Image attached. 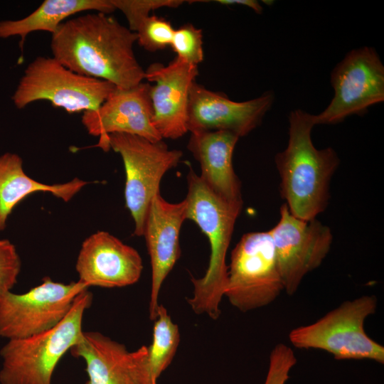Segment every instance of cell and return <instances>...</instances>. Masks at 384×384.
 <instances>
[{"instance_id":"cell-1","label":"cell","mask_w":384,"mask_h":384,"mask_svg":"<svg viewBox=\"0 0 384 384\" xmlns=\"http://www.w3.org/2000/svg\"><path fill=\"white\" fill-rule=\"evenodd\" d=\"M135 32L114 17L97 12L70 18L52 34L53 58L70 70L130 88L145 78L133 46Z\"/></svg>"},{"instance_id":"cell-2","label":"cell","mask_w":384,"mask_h":384,"mask_svg":"<svg viewBox=\"0 0 384 384\" xmlns=\"http://www.w3.org/2000/svg\"><path fill=\"white\" fill-rule=\"evenodd\" d=\"M314 115L299 109L290 112L287 146L274 158L281 196L290 213L306 220L326 208L330 181L340 162L333 148L314 146L311 136Z\"/></svg>"},{"instance_id":"cell-3","label":"cell","mask_w":384,"mask_h":384,"mask_svg":"<svg viewBox=\"0 0 384 384\" xmlns=\"http://www.w3.org/2000/svg\"><path fill=\"white\" fill-rule=\"evenodd\" d=\"M186 219L195 222L208 238L210 255L205 274L191 277L193 296L187 302L196 314L217 319L224 297L228 267L225 258L242 203L228 202L213 193L193 169L187 175Z\"/></svg>"},{"instance_id":"cell-4","label":"cell","mask_w":384,"mask_h":384,"mask_svg":"<svg viewBox=\"0 0 384 384\" xmlns=\"http://www.w3.org/2000/svg\"><path fill=\"white\" fill-rule=\"evenodd\" d=\"M92 301V294L87 289L77 296L68 313L53 328L26 338L9 340L0 351V383L51 384L59 361L83 332V315Z\"/></svg>"},{"instance_id":"cell-5","label":"cell","mask_w":384,"mask_h":384,"mask_svg":"<svg viewBox=\"0 0 384 384\" xmlns=\"http://www.w3.org/2000/svg\"><path fill=\"white\" fill-rule=\"evenodd\" d=\"M378 306L375 295L343 302L311 324L292 329L290 343L300 349H319L336 360H370L384 363V346L366 332V319Z\"/></svg>"},{"instance_id":"cell-6","label":"cell","mask_w":384,"mask_h":384,"mask_svg":"<svg viewBox=\"0 0 384 384\" xmlns=\"http://www.w3.org/2000/svg\"><path fill=\"white\" fill-rule=\"evenodd\" d=\"M96 146L105 151L112 149L121 156L126 174V206L134 223V235L143 236L150 203L159 193L164 175L180 161L182 151L169 149L162 140L151 142L124 133L100 137Z\"/></svg>"},{"instance_id":"cell-7","label":"cell","mask_w":384,"mask_h":384,"mask_svg":"<svg viewBox=\"0 0 384 384\" xmlns=\"http://www.w3.org/2000/svg\"><path fill=\"white\" fill-rule=\"evenodd\" d=\"M116 87L112 83L76 73L53 58L38 57L24 70L12 97L22 109L47 100L67 112L97 110Z\"/></svg>"},{"instance_id":"cell-8","label":"cell","mask_w":384,"mask_h":384,"mask_svg":"<svg viewBox=\"0 0 384 384\" xmlns=\"http://www.w3.org/2000/svg\"><path fill=\"white\" fill-rule=\"evenodd\" d=\"M284 291L270 231L242 235L231 252L224 296L242 312L264 307Z\"/></svg>"},{"instance_id":"cell-9","label":"cell","mask_w":384,"mask_h":384,"mask_svg":"<svg viewBox=\"0 0 384 384\" xmlns=\"http://www.w3.org/2000/svg\"><path fill=\"white\" fill-rule=\"evenodd\" d=\"M88 288L79 280L65 284L45 277L25 293L2 295L0 336L23 338L53 328L68 313L77 296Z\"/></svg>"},{"instance_id":"cell-10","label":"cell","mask_w":384,"mask_h":384,"mask_svg":"<svg viewBox=\"0 0 384 384\" xmlns=\"http://www.w3.org/2000/svg\"><path fill=\"white\" fill-rule=\"evenodd\" d=\"M330 82L334 97L324 110L314 115L315 125L363 115L370 107L384 101V66L373 48L349 51L333 69Z\"/></svg>"},{"instance_id":"cell-11","label":"cell","mask_w":384,"mask_h":384,"mask_svg":"<svg viewBox=\"0 0 384 384\" xmlns=\"http://www.w3.org/2000/svg\"><path fill=\"white\" fill-rule=\"evenodd\" d=\"M276 225L270 230L274 246L284 291L292 296L304 277L318 268L329 252L331 229L316 218L294 217L283 204Z\"/></svg>"},{"instance_id":"cell-12","label":"cell","mask_w":384,"mask_h":384,"mask_svg":"<svg viewBox=\"0 0 384 384\" xmlns=\"http://www.w3.org/2000/svg\"><path fill=\"white\" fill-rule=\"evenodd\" d=\"M274 101L272 91L244 102L213 92L196 81L189 93L188 132L228 131L239 137L258 127Z\"/></svg>"},{"instance_id":"cell-13","label":"cell","mask_w":384,"mask_h":384,"mask_svg":"<svg viewBox=\"0 0 384 384\" xmlns=\"http://www.w3.org/2000/svg\"><path fill=\"white\" fill-rule=\"evenodd\" d=\"M85 362V384H154L148 346L129 351L124 344L97 331H83L69 351Z\"/></svg>"},{"instance_id":"cell-14","label":"cell","mask_w":384,"mask_h":384,"mask_svg":"<svg viewBox=\"0 0 384 384\" xmlns=\"http://www.w3.org/2000/svg\"><path fill=\"white\" fill-rule=\"evenodd\" d=\"M198 66L177 57L165 65L151 64L145 78L151 85L152 123L162 139H177L187 132L189 93Z\"/></svg>"},{"instance_id":"cell-15","label":"cell","mask_w":384,"mask_h":384,"mask_svg":"<svg viewBox=\"0 0 384 384\" xmlns=\"http://www.w3.org/2000/svg\"><path fill=\"white\" fill-rule=\"evenodd\" d=\"M75 268L79 281L87 287L114 288L137 282L143 264L134 248L106 231H97L83 241Z\"/></svg>"},{"instance_id":"cell-16","label":"cell","mask_w":384,"mask_h":384,"mask_svg":"<svg viewBox=\"0 0 384 384\" xmlns=\"http://www.w3.org/2000/svg\"><path fill=\"white\" fill-rule=\"evenodd\" d=\"M186 220V202L172 203L156 194L149 206L143 236L151 267L149 318L154 320L163 282L181 256L179 233Z\"/></svg>"},{"instance_id":"cell-17","label":"cell","mask_w":384,"mask_h":384,"mask_svg":"<svg viewBox=\"0 0 384 384\" xmlns=\"http://www.w3.org/2000/svg\"><path fill=\"white\" fill-rule=\"evenodd\" d=\"M150 90L151 84L144 82L127 89L116 87L97 110L83 112V126L98 137L124 133L151 142L162 140L152 123Z\"/></svg>"},{"instance_id":"cell-18","label":"cell","mask_w":384,"mask_h":384,"mask_svg":"<svg viewBox=\"0 0 384 384\" xmlns=\"http://www.w3.org/2000/svg\"><path fill=\"white\" fill-rule=\"evenodd\" d=\"M239 138L228 131L192 132L187 148L200 163V178L213 193L228 202L243 203L240 181L233 166Z\"/></svg>"},{"instance_id":"cell-19","label":"cell","mask_w":384,"mask_h":384,"mask_svg":"<svg viewBox=\"0 0 384 384\" xmlns=\"http://www.w3.org/2000/svg\"><path fill=\"white\" fill-rule=\"evenodd\" d=\"M88 183L75 178L63 183L46 184L29 177L21 158L13 153L0 156V230L15 206L30 194L47 192L67 202Z\"/></svg>"},{"instance_id":"cell-20","label":"cell","mask_w":384,"mask_h":384,"mask_svg":"<svg viewBox=\"0 0 384 384\" xmlns=\"http://www.w3.org/2000/svg\"><path fill=\"white\" fill-rule=\"evenodd\" d=\"M115 10L111 0H46L23 18L0 21V38L18 36L22 48L30 33L41 31L53 34L73 14L86 11L110 14Z\"/></svg>"},{"instance_id":"cell-21","label":"cell","mask_w":384,"mask_h":384,"mask_svg":"<svg viewBox=\"0 0 384 384\" xmlns=\"http://www.w3.org/2000/svg\"><path fill=\"white\" fill-rule=\"evenodd\" d=\"M154 321L152 343L148 346V360L151 378L157 382L176 355L180 333L178 325L172 321L166 309L161 304L158 307Z\"/></svg>"},{"instance_id":"cell-22","label":"cell","mask_w":384,"mask_h":384,"mask_svg":"<svg viewBox=\"0 0 384 384\" xmlns=\"http://www.w3.org/2000/svg\"><path fill=\"white\" fill-rule=\"evenodd\" d=\"M174 30L170 21L156 16H149L135 32L137 42L150 52L163 50L171 46Z\"/></svg>"},{"instance_id":"cell-23","label":"cell","mask_w":384,"mask_h":384,"mask_svg":"<svg viewBox=\"0 0 384 384\" xmlns=\"http://www.w3.org/2000/svg\"><path fill=\"white\" fill-rule=\"evenodd\" d=\"M203 43L202 31L187 23L174 30L170 46L177 58L198 66L204 58Z\"/></svg>"},{"instance_id":"cell-24","label":"cell","mask_w":384,"mask_h":384,"mask_svg":"<svg viewBox=\"0 0 384 384\" xmlns=\"http://www.w3.org/2000/svg\"><path fill=\"white\" fill-rule=\"evenodd\" d=\"M116 9L125 16L129 29L136 32L141 23L147 18L150 12L161 8H178L182 0H111Z\"/></svg>"},{"instance_id":"cell-25","label":"cell","mask_w":384,"mask_h":384,"mask_svg":"<svg viewBox=\"0 0 384 384\" xmlns=\"http://www.w3.org/2000/svg\"><path fill=\"white\" fill-rule=\"evenodd\" d=\"M297 361L292 348L282 343L277 344L270 353L268 371L264 384H286Z\"/></svg>"},{"instance_id":"cell-26","label":"cell","mask_w":384,"mask_h":384,"mask_svg":"<svg viewBox=\"0 0 384 384\" xmlns=\"http://www.w3.org/2000/svg\"><path fill=\"white\" fill-rule=\"evenodd\" d=\"M21 260L14 244L0 240V297L11 292L21 271Z\"/></svg>"},{"instance_id":"cell-27","label":"cell","mask_w":384,"mask_h":384,"mask_svg":"<svg viewBox=\"0 0 384 384\" xmlns=\"http://www.w3.org/2000/svg\"><path fill=\"white\" fill-rule=\"evenodd\" d=\"M215 2L222 5H241L250 8L256 14H261L262 13V6L255 0H216Z\"/></svg>"},{"instance_id":"cell-28","label":"cell","mask_w":384,"mask_h":384,"mask_svg":"<svg viewBox=\"0 0 384 384\" xmlns=\"http://www.w3.org/2000/svg\"><path fill=\"white\" fill-rule=\"evenodd\" d=\"M154 384H158V383H154Z\"/></svg>"}]
</instances>
